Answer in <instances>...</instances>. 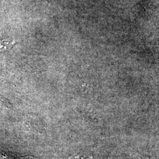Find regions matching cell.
Here are the masks:
<instances>
[{
    "instance_id": "obj_1",
    "label": "cell",
    "mask_w": 159,
    "mask_h": 159,
    "mask_svg": "<svg viewBox=\"0 0 159 159\" xmlns=\"http://www.w3.org/2000/svg\"><path fill=\"white\" fill-rule=\"evenodd\" d=\"M15 44L16 41L14 40L0 39V51L9 49L14 46Z\"/></svg>"
},
{
    "instance_id": "obj_2",
    "label": "cell",
    "mask_w": 159,
    "mask_h": 159,
    "mask_svg": "<svg viewBox=\"0 0 159 159\" xmlns=\"http://www.w3.org/2000/svg\"><path fill=\"white\" fill-rule=\"evenodd\" d=\"M67 159H93L92 156H80V155H74V156H71L70 157H68Z\"/></svg>"
}]
</instances>
